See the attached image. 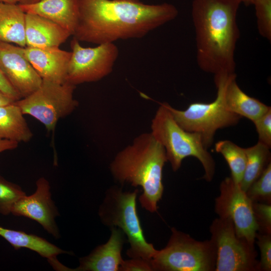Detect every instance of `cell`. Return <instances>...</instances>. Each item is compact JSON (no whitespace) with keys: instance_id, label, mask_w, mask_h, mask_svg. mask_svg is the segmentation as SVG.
Segmentation results:
<instances>
[{"instance_id":"obj_19","label":"cell","mask_w":271,"mask_h":271,"mask_svg":"<svg viewBox=\"0 0 271 271\" xmlns=\"http://www.w3.org/2000/svg\"><path fill=\"white\" fill-rule=\"evenodd\" d=\"M0 236L7 240L15 249L26 248L36 252L48 259L53 268L57 270H66L67 267L57 259V255L71 254L45 239L22 231L6 228L0 226Z\"/></svg>"},{"instance_id":"obj_18","label":"cell","mask_w":271,"mask_h":271,"mask_svg":"<svg viewBox=\"0 0 271 271\" xmlns=\"http://www.w3.org/2000/svg\"><path fill=\"white\" fill-rule=\"evenodd\" d=\"M19 5L25 13L48 19L73 36L79 16V0H42L32 5Z\"/></svg>"},{"instance_id":"obj_9","label":"cell","mask_w":271,"mask_h":271,"mask_svg":"<svg viewBox=\"0 0 271 271\" xmlns=\"http://www.w3.org/2000/svg\"><path fill=\"white\" fill-rule=\"evenodd\" d=\"M66 82L74 85L99 81L111 73L119 51L113 43L83 47L73 37Z\"/></svg>"},{"instance_id":"obj_14","label":"cell","mask_w":271,"mask_h":271,"mask_svg":"<svg viewBox=\"0 0 271 271\" xmlns=\"http://www.w3.org/2000/svg\"><path fill=\"white\" fill-rule=\"evenodd\" d=\"M235 73L214 75L215 85L222 91L224 105L228 111L252 121L265 113L270 108L258 99L244 93L236 82Z\"/></svg>"},{"instance_id":"obj_36","label":"cell","mask_w":271,"mask_h":271,"mask_svg":"<svg viewBox=\"0 0 271 271\" xmlns=\"http://www.w3.org/2000/svg\"><path fill=\"white\" fill-rule=\"evenodd\" d=\"M0 2L9 4H17L18 0H0Z\"/></svg>"},{"instance_id":"obj_17","label":"cell","mask_w":271,"mask_h":271,"mask_svg":"<svg viewBox=\"0 0 271 271\" xmlns=\"http://www.w3.org/2000/svg\"><path fill=\"white\" fill-rule=\"evenodd\" d=\"M71 35L68 31L48 19L26 13V47L59 48Z\"/></svg>"},{"instance_id":"obj_35","label":"cell","mask_w":271,"mask_h":271,"mask_svg":"<svg viewBox=\"0 0 271 271\" xmlns=\"http://www.w3.org/2000/svg\"><path fill=\"white\" fill-rule=\"evenodd\" d=\"M241 4H243L246 6L252 5L254 0H238Z\"/></svg>"},{"instance_id":"obj_31","label":"cell","mask_w":271,"mask_h":271,"mask_svg":"<svg viewBox=\"0 0 271 271\" xmlns=\"http://www.w3.org/2000/svg\"><path fill=\"white\" fill-rule=\"evenodd\" d=\"M0 91L15 101L22 98L0 70Z\"/></svg>"},{"instance_id":"obj_13","label":"cell","mask_w":271,"mask_h":271,"mask_svg":"<svg viewBox=\"0 0 271 271\" xmlns=\"http://www.w3.org/2000/svg\"><path fill=\"white\" fill-rule=\"evenodd\" d=\"M215 233L217 249V271L246 270L251 265L248 249L239 240L232 222L222 219Z\"/></svg>"},{"instance_id":"obj_29","label":"cell","mask_w":271,"mask_h":271,"mask_svg":"<svg viewBox=\"0 0 271 271\" xmlns=\"http://www.w3.org/2000/svg\"><path fill=\"white\" fill-rule=\"evenodd\" d=\"M119 270H153L151 260H148L140 258H131V259L123 260Z\"/></svg>"},{"instance_id":"obj_34","label":"cell","mask_w":271,"mask_h":271,"mask_svg":"<svg viewBox=\"0 0 271 271\" xmlns=\"http://www.w3.org/2000/svg\"><path fill=\"white\" fill-rule=\"evenodd\" d=\"M41 1L42 0H18V3L20 5H28L37 3Z\"/></svg>"},{"instance_id":"obj_11","label":"cell","mask_w":271,"mask_h":271,"mask_svg":"<svg viewBox=\"0 0 271 271\" xmlns=\"http://www.w3.org/2000/svg\"><path fill=\"white\" fill-rule=\"evenodd\" d=\"M0 70L22 98L36 90L42 79L26 57L24 47L0 42Z\"/></svg>"},{"instance_id":"obj_8","label":"cell","mask_w":271,"mask_h":271,"mask_svg":"<svg viewBox=\"0 0 271 271\" xmlns=\"http://www.w3.org/2000/svg\"><path fill=\"white\" fill-rule=\"evenodd\" d=\"M208 243L198 242L172 229V235L163 249L151 259L153 270L206 271L211 269L212 257Z\"/></svg>"},{"instance_id":"obj_27","label":"cell","mask_w":271,"mask_h":271,"mask_svg":"<svg viewBox=\"0 0 271 271\" xmlns=\"http://www.w3.org/2000/svg\"><path fill=\"white\" fill-rule=\"evenodd\" d=\"M258 136V142L271 148V107L260 117L252 121Z\"/></svg>"},{"instance_id":"obj_21","label":"cell","mask_w":271,"mask_h":271,"mask_svg":"<svg viewBox=\"0 0 271 271\" xmlns=\"http://www.w3.org/2000/svg\"><path fill=\"white\" fill-rule=\"evenodd\" d=\"M33 133L20 107L15 102L0 106V139L28 142Z\"/></svg>"},{"instance_id":"obj_16","label":"cell","mask_w":271,"mask_h":271,"mask_svg":"<svg viewBox=\"0 0 271 271\" xmlns=\"http://www.w3.org/2000/svg\"><path fill=\"white\" fill-rule=\"evenodd\" d=\"M125 234L119 228L111 227L106 243L97 246L86 256L79 258V265L74 271H117L123 259L121 251L125 241Z\"/></svg>"},{"instance_id":"obj_26","label":"cell","mask_w":271,"mask_h":271,"mask_svg":"<svg viewBox=\"0 0 271 271\" xmlns=\"http://www.w3.org/2000/svg\"><path fill=\"white\" fill-rule=\"evenodd\" d=\"M251 199L258 197H269L271 194V164L270 163L260 176L250 185L246 191Z\"/></svg>"},{"instance_id":"obj_12","label":"cell","mask_w":271,"mask_h":271,"mask_svg":"<svg viewBox=\"0 0 271 271\" xmlns=\"http://www.w3.org/2000/svg\"><path fill=\"white\" fill-rule=\"evenodd\" d=\"M36 190L30 196L26 195L13 205L11 213L16 216H23L37 221L55 238L60 236L55 218L59 212L51 198L48 181L43 177L36 182Z\"/></svg>"},{"instance_id":"obj_4","label":"cell","mask_w":271,"mask_h":271,"mask_svg":"<svg viewBox=\"0 0 271 271\" xmlns=\"http://www.w3.org/2000/svg\"><path fill=\"white\" fill-rule=\"evenodd\" d=\"M164 148L167 161L174 171L181 167L188 157L197 158L205 171L204 178L210 181L215 172L214 159L204 146L198 133L184 130L175 121L168 107V103H161L152 120L151 132Z\"/></svg>"},{"instance_id":"obj_25","label":"cell","mask_w":271,"mask_h":271,"mask_svg":"<svg viewBox=\"0 0 271 271\" xmlns=\"http://www.w3.org/2000/svg\"><path fill=\"white\" fill-rule=\"evenodd\" d=\"M257 28L263 38L271 40V0H254Z\"/></svg>"},{"instance_id":"obj_33","label":"cell","mask_w":271,"mask_h":271,"mask_svg":"<svg viewBox=\"0 0 271 271\" xmlns=\"http://www.w3.org/2000/svg\"><path fill=\"white\" fill-rule=\"evenodd\" d=\"M15 102L13 99L0 91V106L9 104Z\"/></svg>"},{"instance_id":"obj_22","label":"cell","mask_w":271,"mask_h":271,"mask_svg":"<svg viewBox=\"0 0 271 271\" xmlns=\"http://www.w3.org/2000/svg\"><path fill=\"white\" fill-rule=\"evenodd\" d=\"M269 149L259 142L253 146L245 148L246 163L243 178L239 184L240 188L244 192H246L270 163Z\"/></svg>"},{"instance_id":"obj_10","label":"cell","mask_w":271,"mask_h":271,"mask_svg":"<svg viewBox=\"0 0 271 271\" xmlns=\"http://www.w3.org/2000/svg\"><path fill=\"white\" fill-rule=\"evenodd\" d=\"M216 209L222 219L233 224L235 233L252 245L258 229L251 199L231 177L226 178L220 185Z\"/></svg>"},{"instance_id":"obj_15","label":"cell","mask_w":271,"mask_h":271,"mask_svg":"<svg viewBox=\"0 0 271 271\" xmlns=\"http://www.w3.org/2000/svg\"><path fill=\"white\" fill-rule=\"evenodd\" d=\"M26 57L42 79L58 83L66 82L71 52L59 48L24 47Z\"/></svg>"},{"instance_id":"obj_23","label":"cell","mask_w":271,"mask_h":271,"mask_svg":"<svg viewBox=\"0 0 271 271\" xmlns=\"http://www.w3.org/2000/svg\"><path fill=\"white\" fill-rule=\"evenodd\" d=\"M217 153L221 154L227 162L231 171V178L239 185L245 169L246 155L242 148L229 140L220 141L215 145Z\"/></svg>"},{"instance_id":"obj_28","label":"cell","mask_w":271,"mask_h":271,"mask_svg":"<svg viewBox=\"0 0 271 271\" xmlns=\"http://www.w3.org/2000/svg\"><path fill=\"white\" fill-rule=\"evenodd\" d=\"M258 245L261 254V266L265 270L271 269V240L269 236H260Z\"/></svg>"},{"instance_id":"obj_24","label":"cell","mask_w":271,"mask_h":271,"mask_svg":"<svg viewBox=\"0 0 271 271\" xmlns=\"http://www.w3.org/2000/svg\"><path fill=\"white\" fill-rule=\"evenodd\" d=\"M26 195L20 186L7 181L0 174V214L11 213L15 203Z\"/></svg>"},{"instance_id":"obj_20","label":"cell","mask_w":271,"mask_h":271,"mask_svg":"<svg viewBox=\"0 0 271 271\" xmlns=\"http://www.w3.org/2000/svg\"><path fill=\"white\" fill-rule=\"evenodd\" d=\"M26 13L19 4L0 2V42L26 47Z\"/></svg>"},{"instance_id":"obj_1","label":"cell","mask_w":271,"mask_h":271,"mask_svg":"<svg viewBox=\"0 0 271 271\" xmlns=\"http://www.w3.org/2000/svg\"><path fill=\"white\" fill-rule=\"evenodd\" d=\"M176 7L140 0H79V16L73 35L79 42L96 45L141 38L174 20Z\"/></svg>"},{"instance_id":"obj_30","label":"cell","mask_w":271,"mask_h":271,"mask_svg":"<svg viewBox=\"0 0 271 271\" xmlns=\"http://www.w3.org/2000/svg\"><path fill=\"white\" fill-rule=\"evenodd\" d=\"M253 210L255 211L257 215L261 219L265 227L270 229L271 225V206L265 204H256L254 205Z\"/></svg>"},{"instance_id":"obj_2","label":"cell","mask_w":271,"mask_h":271,"mask_svg":"<svg viewBox=\"0 0 271 271\" xmlns=\"http://www.w3.org/2000/svg\"><path fill=\"white\" fill-rule=\"evenodd\" d=\"M238 0H193L197 63L204 72L235 73V51L240 33Z\"/></svg>"},{"instance_id":"obj_3","label":"cell","mask_w":271,"mask_h":271,"mask_svg":"<svg viewBox=\"0 0 271 271\" xmlns=\"http://www.w3.org/2000/svg\"><path fill=\"white\" fill-rule=\"evenodd\" d=\"M167 161L163 146L151 132L143 133L117 154L110 169L119 182L141 186L143 190L139 198L141 206L154 212L162 196V172Z\"/></svg>"},{"instance_id":"obj_32","label":"cell","mask_w":271,"mask_h":271,"mask_svg":"<svg viewBox=\"0 0 271 271\" xmlns=\"http://www.w3.org/2000/svg\"><path fill=\"white\" fill-rule=\"evenodd\" d=\"M18 144L15 141L0 139V153L5 151L16 149Z\"/></svg>"},{"instance_id":"obj_6","label":"cell","mask_w":271,"mask_h":271,"mask_svg":"<svg viewBox=\"0 0 271 271\" xmlns=\"http://www.w3.org/2000/svg\"><path fill=\"white\" fill-rule=\"evenodd\" d=\"M76 86L42 79L39 87L28 96L15 101L24 114L43 123L48 131L55 129L58 121L70 114L78 102L73 97Z\"/></svg>"},{"instance_id":"obj_5","label":"cell","mask_w":271,"mask_h":271,"mask_svg":"<svg viewBox=\"0 0 271 271\" xmlns=\"http://www.w3.org/2000/svg\"><path fill=\"white\" fill-rule=\"evenodd\" d=\"M138 193V190L124 192L118 187L108 189L99 215L104 224L119 227L126 236L130 244L126 254L129 257L150 260L157 250L144 235L137 210Z\"/></svg>"},{"instance_id":"obj_7","label":"cell","mask_w":271,"mask_h":271,"mask_svg":"<svg viewBox=\"0 0 271 271\" xmlns=\"http://www.w3.org/2000/svg\"><path fill=\"white\" fill-rule=\"evenodd\" d=\"M215 86L217 95L211 102L192 103L184 110L175 109L168 103L177 123L184 130L199 134L207 149L212 145L218 129L235 125L242 118L226 109L221 89Z\"/></svg>"}]
</instances>
